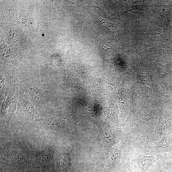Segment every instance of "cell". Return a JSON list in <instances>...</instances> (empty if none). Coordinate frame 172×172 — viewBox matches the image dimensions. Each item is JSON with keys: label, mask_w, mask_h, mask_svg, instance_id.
<instances>
[{"label": "cell", "mask_w": 172, "mask_h": 172, "mask_svg": "<svg viewBox=\"0 0 172 172\" xmlns=\"http://www.w3.org/2000/svg\"><path fill=\"white\" fill-rule=\"evenodd\" d=\"M99 130L107 158L114 145L121 140L125 135L121 130L105 125L99 126Z\"/></svg>", "instance_id": "1"}, {"label": "cell", "mask_w": 172, "mask_h": 172, "mask_svg": "<svg viewBox=\"0 0 172 172\" xmlns=\"http://www.w3.org/2000/svg\"><path fill=\"white\" fill-rule=\"evenodd\" d=\"M129 133H127L116 146L112 148L107 158V162L103 172H114L120 167L121 154L128 139Z\"/></svg>", "instance_id": "2"}, {"label": "cell", "mask_w": 172, "mask_h": 172, "mask_svg": "<svg viewBox=\"0 0 172 172\" xmlns=\"http://www.w3.org/2000/svg\"><path fill=\"white\" fill-rule=\"evenodd\" d=\"M162 157L160 154L147 156L143 153L136 156L134 161L140 172H147L151 166Z\"/></svg>", "instance_id": "3"}, {"label": "cell", "mask_w": 172, "mask_h": 172, "mask_svg": "<svg viewBox=\"0 0 172 172\" xmlns=\"http://www.w3.org/2000/svg\"><path fill=\"white\" fill-rule=\"evenodd\" d=\"M38 121L42 125L60 132H66L70 129L66 121L61 119L50 118Z\"/></svg>", "instance_id": "4"}, {"label": "cell", "mask_w": 172, "mask_h": 172, "mask_svg": "<svg viewBox=\"0 0 172 172\" xmlns=\"http://www.w3.org/2000/svg\"><path fill=\"white\" fill-rule=\"evenodd\" d=\"M167 126L166 123H159L155 129L150 132L146 139L147 144H152L160 140L165 137L167 132Z\"/></svg>", "instance_id": "5"}, {"label": "cell", "mask_w": 172, "mask_h": 172, "mask_svg": "<svg viewBox=\"0 0 172 172\" xmlns=\"http://www.w3.org/2000/svg\"><path fill=\"white\" fill-rule=\"evenodd\" d=\"M170 136L167 135L156 143L147 144L145 148V153L149 154H160L163 150L169 143Z\"/></svg>", "instance_id": "6"}, {"label": "cell", "mask_w": 172, "mask_h": 172, "mask_svg": "<svg viewBox=\"0 0 172 172\" xmlns=\"http://www.w3.org/2000/svg\"><path fill=\"white\" fill-rule=\"evenodd\" d=\"M49 149L48 147H46L43 150L35 156V158H37L38 160L43 164H46L48 163L51 158V154H50Z\"/></svg>", "instance_id": "7"}, {"label": "cell", "mask_w": 172, "mask_h": 172, "mask_svg": "<svg viewBox=\"0 0 172 172\" xmlns=\"http://www.w3.org/2000/svg\"><path fill=\"white\" fill-rule=\"evenodd\" d=\"M11 158L12 161L16 164L20 165L26 164V159L21 153L15 150L11 152Z\"/></svg>", "instance_id": "8"}, {"label": "cell", "mask_w": 172, "mask_h": 172, "mask_svg": "<svg viewBox=\"0 0 172 172\" xmlns=\"http://www.w3.org/2000/svg\"><path fill=\"white\" fill-rule=\"evenodd\" d=\"M1 172H7V171L6 170L4 169H2L1 170Z\"/></svg>", "instance_id": "9"}, {"label": "cell", "mask_w": 172, "mask_h": 172, "mask_svg": "<svg viewBox=\"0 0 172 172\" xmlns=\"http://www.w3.org/2000/svg\"><path fill=\"white\" fill-rule=\"evenodd\" d=\"M117 171H115L114 172H117Z\"/></svg>", "instance_id": "10"}]
</instances>
